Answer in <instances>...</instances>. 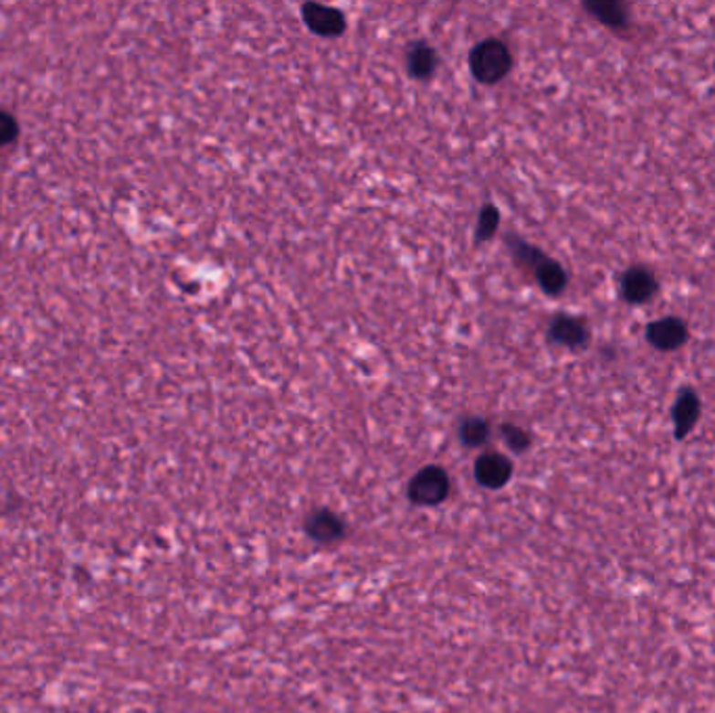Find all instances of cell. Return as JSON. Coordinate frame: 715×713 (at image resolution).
Here are the masks:
<instances>
[{"label":"cell","mask_w":715,"mask_h":713,"mask_svg":"<svg viewBox=\"0 0 715 713\" xmlns=\"http://www.w3.org/2000/svg\"><path fill=\"white\" fill-rule=\"evenodd\" d=\"M468 65H471L473 76L479 80L483 84H496L509 74L510 65H512V57L509 47L500 40H483L471 50V59H468Z\"/></svg>","instance_id":"cell-1"},{"label":"cell","mask_w":715,"mask_h":713,"mask_svg":"<svg viewBox=\"0 0 715 713\" xmlns=\"http://www.w3.org/2000/svg\"><path fill=\"white\" fill-rule=\"evenodd\" d=\"M450 492V479L439 467H425L418 471L408 485V496L416 505H439Z\"/></svg>","instance_id":"cell-2"},{"label":"cell","mask_w":715,"mask_h":713,"mask_svg":"<svg viewBox=\"0 0 715 713\" xmlns=\"http://www.w3.org/2000/svg\"><path fill=\"white\" fill-rule=\"evenodd\" d=\"M303 21L318 36H339L345 30L343 13L324 5H306L301 9Z\"/></svg>","instance_id":"cell-3"},{"label":"cell","mask_w":715,"mask_h":713,"mask_svg":"<svg viewBox=\"0 0 715 713\" xmlns=\"http://www.w3.org/2000/svg\"><path fill=\"white\" fill-rule=\"evenodd\" d=\"M647 335H648V341H651L657 349L671 352V349H678L686 344V339H689V329H686L682 320L663 318L648 326Z\"/></svg>","instance_id":"cell-4"},{"label":"cell","mask_w":715,"mask_h":713,"mask_svg":"<svg viewBox=\"0 0 715 713\" xmlns=\"http://www.w3.org/2000/svg\"><path fill=\"white\" fill-rule=\"evenodd\" d=\"M475 475L481 485L486 487H502L512 475V464L507 456L489 452L479 456L475 464Z\"/></svg>","instance_id":"cell-5"},{"label":"cell","mask_w":715,"mask_h":713,"mask_svg":"<svg viewBox=\"0 0 715 713\" xmlns=\"http://www.w3.org/2000/svg\"><path fill=\"white\" fill-rule=\"evenodd\" d=\"M621 293L627 302L645 303L657 293V279L647 268H632L621 279Z\"/></svg>","instance_id":"cell-6"},{"label":"cell","mask_w":715,"mask_h":713,"mask_svg":"<svg viewBox=\"0 0 715 713\" xmlns=\"http://www.w3.org/2000/svg\"><path fill=\"white\" fill-rule=\"evenodd\" d=\"M551 337L552 341L567 347H582L588 344L590 331L584 320L573 316H559L554 318L551 325Z\"/></svg>","instance_id":"cell-7"},{"label":"cell","mask_w":715,"mask_h":713,"mask_svg":"<svg viewBox=\"0 0 715 713\" xmlns=\"http://www.w3.org/2000/svg\"><path fill=\"white\" fill-rule=\"evenodd\" d=\"M699 414H700L699 398L689 389L682 391L674 406V423H676L678 438H686V435L690 433V429L697 425Z\"/></svg>","instance_id":"cell-8"},{"label":"cell","mask_w":715,"mask_h":713,"mask_svg":"<svg viewBox=\"0 0 715 713\" xmlns=\"http://www.w3.org/2000/svg\"><path fill=\"white\" fill-rule=\"evenodd\" d=\"M310 536H314L321 542H335L343 536V521L335 513L321 511L310 516L306 523Z\"/></svg>","instance_id":"cell-9"},{"label":"cell","mask_w":715,"mask_h":713,"mask_svg":"<svg viewBox=\"0 0 715 713\" xmlns=\"http://www.w3.org/2000/svg\"><path fill=\"white\" fill-rule=\"evenodd\" d=\"M531 271H533V274H536L540 287L544 289L546 293L556 295V293H561V291L565 289V285H567L565 271H563L556 261L548 260L546 256H542Z\"/></svg>","instance_id":"cell-10"},{"label":"cell","mask_w":715,"mask_h":713,"mask_svg":"<svg viewBox=\"0 0 715 713\" xmlns=\"http://www.w3.org/2000/svg\"><path fill=\"white\" fill-rule=\"evenodd\" d=\"M437 68V55L429 45H415L408 50V69L415 78H429Z\"/></svg>","instance_id":"cell-11"},{"label":"cell","mask_w":715,"mask_h":713,"mask_svg":"<svg viewBox=\"0 0 715 713\" xmlns=\"http://www.w3.org/2000/svg\"><path fill=\"white\" fill-rule=\"evenodd\" d=\"M586 9L598 21H603L605 26L621 27V26H626V21H627L626 6L619 5V3H588Z\"/></svg>","instance_id":"cell-12"},{"label":"cell","mask_w":715,"mask_h":713,"mask_svg":"<svg viewBox=\"0 0 715 713\" xmlns=\"http://www.w3.org/2000/svg\"><path fill=\"white\" fill-rule=\"evenodd\" d=\"M489 435V427L486 420L481 419H468L462 423V429H460V438L462 442L467 443V446H481L483 442L488 440Z\"/></svg>","instance_id":"cell-13"},{"label":"cell","mask_w":715,"mask_h":713,"mask_svg":"<svg viewBox=\"0 0 715 713\" xmlns=\"http://www.w3.org/2000/svg\"><path fill=\"white\" fill-rule=\"evenodd\" d=\"M502 435H504V442H507L512 450H517V452H521V450L530 446V435H527L521 427L504 425Z\"/></svg>","instance_id":"cell-14"},{"label":"cell","mask_w":715,"mask_h":713,"mask_svg":"<svg viewBox=\"0 0 715 713\" xmlns=\"http://www.w3.org/2000/svg\"><path fill=\"white\" fill-rule=\"evenodd\" d=\"M498 227V212L496 208L488 206L486 209L481 212V218H479V227H477V239H488L494 235V230Z\"/></svg>","instance_id":"cell-15"},{"label":"cell","mask_w":715,"mask_h":713,"mask_svg":"<svg viewBox=\"0 0 715 713\" xmlns=\"http://www.w3.org/2000/svg\"><path fill=\"white\" fill-rule=\"evenodd\" d=\"M17 134V123L9 113L0 112V144L11 143Z\"/></svg>","instance_id":"cell-16"}]
</instances>
